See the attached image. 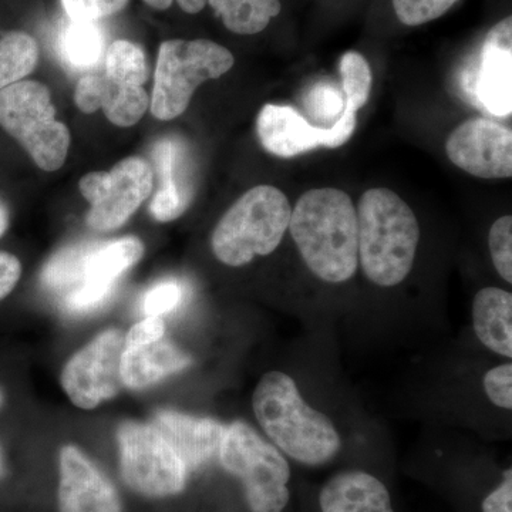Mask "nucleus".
<instances>
[{
    "instance_id": "20",
    "label": "nucleus",
    "mask_w": 512,
    "mask_h": 512,
    "mask_svg": "<svg viewBox=\"0 0 512 512\" xmlns=\"http://www.w3.org/2000/svg\"><path fill=\"white\" fill-rule=\"evenodd\" d=\"M473 328L478 340L497 355L512 357V295L504 289H481L474 296Z\"/></svg>"
},
{
    "instance_id": "18",
    "label": "nucleus",
    "mask_w": 512,
    "mask_h": 512,
    "mask_svg": "<svg viewBox=\"0 0 512 512\" xmlns=\"http://www.w3.org/2000/svg\"><path fill=\"white\" fill-rule=\"evenodd\" d=\"M322 512H394L386 485L360 470L342 471L320 491Z\"/></svg>"
},
{
    "instance_id": "15",
    "label": "nucleus",
    "mask_w": 512,
    "mask_h": 512,
    "mask_svg": "<svg viewBox=\"0 0 512 512\" xmlns=\"http://www.w3.org/2000/svg\"><path fill=\"white\" fill-rule=\"evenodd\" d=\"M512 20H501L488 32L477 72L478 100L494 116L511 114Z\"/></svg>"
},
{
    "instance_id": "38",
    "label": "nucleus",
    "mask_w": 512,
    "mask_h": 512,
    "mask_svg": "<svg viewBox=\"0 0 512 512\" xmlns=\"http://www.w3.org/2000/svg\"><path fill=\"white\" fill-rule=\"evenodd\" d=\"M9 222L10 214L8 205H6V202L2 200V197H0V238H2L3 235L6 234V231H8Z\"/></svg>"
},
{
    "instance_id": "25",
    "label": "nucleus",
    "mask_w": 512,
    "mask_h": 512,
    "mask_svg": "<svg viewBox=\"0 0 512 512\" xmlns=\"http://www.w3.org/2000/svg\"><path fill=\"white\" fill-rule=\"evenodd\" d=\"M104 74L113 82L143 87L148 79V66L143 49L128 40H116L106 50Z\"/></svg>"
},
{
    "instance_id": "19",
    "label": "nucleus",
    "mask_w": 512,
    "mask_h": 512,
    "mask_svg": "<svg viewBox=\"0 0 512 512\" xmlns=\"http://www.w3.org/2000/svg\"><path fill=\"white\" fill-rule=\"evenodd\" d=\"M190 365V356L167 340L131 348L126 346L121 356V380L128 389H146Z\"/></svg>"
},
{
    "instance_id": "22",
    "label": "nucleus",
    "mask_w": 512,
    "mask_h": 512,
    "mask_svg": "<svg viewBox=\"0 0 512 512\" xmlns=\"http://www.w3.org/2000/svg\"><path fill=\"white\" fill-rule=\"evenodd\" d=\"M229 32L256 35L281 13L279 0H208Z\"/></svg>"
},
{
    "instance_id": "1",
    "label": "nucleus",
    "mask_w": 512,
    "mask_h": 512,
    "mask_svg": "<svg viewBox=\"0 0 512 512\" xmlns=\"http://www.w3.org/2000/svg\"><path fill=\"white\" fill-rule=\"evenodd\" d=\"M289 231L303 262L329 284L352 279L359 266L357 212L352 198L336 188L305 192L292 208Z\"/></svg>"
},
{
    "instance_id": "16",
    "label": "nucleus",
    "mask_w": 512,
    "mask_h": 512,
    "mask_svg": "<svg viewBox=\"0 0 512 512\" xmlns=\"http://www.w3.org/2000/svg\"><path fill=\"white\" fill-rule=\"evenodd\" d=\"M74 101L83 113L103 110L114 126L131 127L150 109V96L144 87L113 82L104 73L84 74L74 92Z\"/></svg>"
},
{
    "instance_id": "5",
    "label": "nucleus",
    "mask_w": 512,
    "mask_h": 512,
    "mask_svg": "<svg viewBox=\"0 0 512 512\" xmlns=\"http://www.w3.org/2000/svg\"><path fill=\"white\" fill-rule=\"evenodd\" d=\"M234 55L212 40H167L158 50L150 109L158 120L177 119L190 106L195 90L220 79L234 67Z\"/></svg>"
},
{
    "instance_id": "26",
    "label": "nucleus",
    "mask_w": 512,
    "mask_h": 512,
    "mask_svg": "<svg viewBox=\"0 0 512 512\" xmlns=\"http://www.w3.org/2000/svg\"><path fill=\"white\" fill-rule=\"evenodd\" d=\"M90 244L72 245L52 256L42 271V284L49 291L66 295L82 282L84 258Z\"/></svg>"
},
{
    "instance_id": "2",
    "label": "nucleus",
    "mask_w": 512,
    "mask_h": 512,
    "mask_svg": "<svg viewBox=\"0 0 512 512\" xmlns=\"http://www.w3.org/2000/svg\"><path fill=\"white\" fill-rule=\"evenodd\" d=\"M252 407L272 444L298 463L320 466L342 447L332 420L309 406L295 380L284 372H269L259 380Z\"/></svg>"
},
{
    "instance_id": "7",
    "label": "nucleus",
    "mask_w": 512,
    "mask_h": 512,
    "mask_svg": "<svg viewBox=\"0 0 512 512\" xmlns=\"http://www.w3.org/2000/svg\"><path fill=\"white\" fill-rule=\"evenodd\" d=\"M222 466L241 478L252 512H282L289 503L291 467L281 451L248 424L225 427L220 447Z\"/></svg>"
},
{
    "instance_id": "24",
    "label": "nucleus",
    "mask_w": 512,
    "mask_h": 512,
    "mask_svg": "<svg viewBox=\"0 0 512 512\" xmlns=\"http://www.w3.org/2000/svg\"><path fill=\"white\" fill-rule=\"evenodd\" d=\"M39 45L29 33H6L0 39V90L22 82L36 69Z\"/></svg>"
},
{
    "instance_id": "13",
    "label": "nucleus",
    "mask_w": 512,
    "mask_h": 512,
    "mask_svg": "<svg viewBox=\"0 0 512 512\" xmlns=\"http://www.w3.org/2000/svg\"><path fill=\"white\" fill-rule=\"evenodd\" d=\"M448 160L474 177L511 178L512 133L493 120L476 117L451 131L446 141Z\"/></svg>"
},
{
    "instance_id": "11",
    "label": "nucleus",
    "mask_w": 512,
    "mask_h": 512,
    "mask_svg": "<svg viewBox=\"0 0 512 512\" xmlns=\"http://www.w3.org/2000/svg\"><path fill=\"white\" fill-rule=\"evenodd\" d=\"M126 339L117 329L100 333L86 348L67 362L62 386L69 399L84 410L113 399L123 387L120 363Z\"/></svg>"
},
{
    "instance_id": "29",
    "label": "nucleus",
    "mask_w": 512,
    "mask_h": 512,
    "mask_svg": "<svg viewBox=\"0 0 512 512\" xmlns=\"http://www.w3.org/2000/svg\"><path fill=\"white\" fill-rule=\"evenodd\" d=\"M491 259L498 275L512 284V217L504 215L494 222L488 235Z\"/></svg>"
},
{
    "instance_id": "8",
    "label": "nucleus",
    "mask_w": 512,
    "mask_h": 512,
    "mask_svg": "<svg viewBox=\"0 0 512 512\" xmlns=\"http://www.w3.org/2000/svg\"><path fill=\"white\" fill-rule=\"evenodd\" d=\"M117 437L121 476L128 487L147 497H168L184 490L187 468L151 424L127 421Z\"/></svg>"
},
{
    "instance_id": "6",
    "label": "nucleus",
    "mask_w": 512,
    "mask_h": 512,
    "mask_svg": "<svg viewBox=\"0 0 512 512\" xmlns=\"http://www.w3.org/2000/svg\"><path fill=\"white\" fill-rule=\"evenodd\" d=\"M0 127L28 151L43 171L63 167L70 148V131L56 120L49 87L22 80L0 90Z\"/></svg>"
},
{
    "instance_id": "33",
    "label": "nucleus",
    "mask_w": 512,
    "mask_h": 512,
    "mask_svg": "<svg viewBox=\"0 0 512 512\" xmlns=\"http://www.w3.org/2000/svg\"><path fill=\"white\" fill-rule=\"evenodd\" d=\"M484 392L500 409H512V365L504 363L488 370L483 379Z\"/></svg>"
},
{
    "instance_id": "17",
    "label": "nucleus",
    "mask_w": 512,
    "mask_h": 512,
    "mask_svg": "<svg viewBox=\"0 0 512 512\" xmlns=\"http://www.w3.org/2000/svg\"><path fill=\"white\" fill-rule=\"evenodd\" d=\"M151 426L173 448L187 471L197 470L220 453L225 431L218 421L177 412L157 413Z\"/></svg>"
},
{
    "instance_id": "36",
    "label": "nucleus",
    "mask_w": 512,
    "mask_h": 512,
    "mask_svg": "<svg viewBox=\"0 0 512 512\" xmlns=\"http://www.w3.org/2000/svg\"><path fill=\"white\" fill-rule=\"evenodd\" d=\"M483 512H512V471H505L503 483L483 501Z\"/></svg>"
},
{
    "instance_id": "37",
    "label": "nucleus",
    "mask_w": 512,
    "mask_h": 512,
    "mask_svg": "<svg viewBox=\"0 0 512 512\" xmlns=\"http://www.w3.org/2000/svg\"><path fill=\"white\" fill-rule=\"evenodd\" d=\"M173 2L174 0H144L146 5L156 10H167L173 5ZM175 2L178 3V6H180L185 13L197 15V13H200L201 10L205 8L208 0H175Z\"/></svg>"
},
{
    "instance_id": "27",
    "label": "nucleus",
    "mask_w": 512,
    "mask_h": 512,
    "mask_svg": "<svg viewBox=\"0 0 512 512\" xmlns=\"http://www.w3.org/2000/svg\"><path fill=\"white\" fill-rule=\"evenodd\" d=\"M339 70L345 107L357 113L369 101L373 84L372 69L360 53L348 52L340 59Z\"/></svg>"
},
{
    "instance_id": "9",
    "label": "nucleus",
    "mask_w": 512,
    "mask_h": 512,
    "mask_svg": "<svg viewBox=\"0 0 512 512\" xmlns=\"http://www.w3.org/2000/svg\"><path fill=\"white\" fill-rule=\"evenodd\" d=\"M154 173L141 157H127L110 171H93L80 180V191L90 202L87 224L96 231L123 227L150 197Z\"/></svg>"
},
{
    "instance_id": "35",
    "label": "nucleus",
    "mask_w": 512,
    "mask_h": 512,
    "mask_svg": "<svg viewBox=\"0 0 512 512\" xmlns=\"http://www.w3.org/2000/svg\"><path fill=\"white\" fill-rule=\"evenodd\" d=\"M22 265L15 255L0 251V301L6 298L18 285Z\"/></svg>"
},
{
    "instance_id": "31",
    "label": "nucleus",
    "mask_w": 512,
    "mask_h": 512,
    "mask_svg": "<svg viewBox=\"0 0 512 512\" xmlns=\"http://www.w3.org/2000/svg\"><path fill=\"white\" fill-rule=\"evenodd\" d=\"M185 286L174 279L154 285L143 299V311L147 318H161L173 312L184 301Z\"/></svg>"
},
{
    "instance_id": "21",
    "label": "nucleus",
    "mask_w": 512,
    "mask_h": 512,
    "mask_svg": "<svg viewBox=\"0 0 512 512\" xmlns=\"http://www.w3.org/2000/svg\"><path fill=\"white\" fill-rule=\"evenodd\" d=\"M161 187L150 204V212L160 222L177 220L190 207L192 195L180 171V147L173 140H163L154 148Z\"/></svg>"
},
{
    "instance_id": "32",
    "label": "nucleus",
    "mask_w": 512,
    "mask_h": 512,
    "mask_svg": "<svg viewBox=\"0 0 512 512\" xmlns=\"http://www.w3.org/2000/svg\"><path fill=\"white\" fill-rule=\"evenodd\" d=\"M67 18L76 22H99L121 12L130 0H60Z\"/></svg>"
},
{
    "instance_id": "4",
    "label": "nucleus",
    "mask_w": 512,
    "mask_h": 512,
    "mask_svg": "<svg viewBox=\"0 0 512 512\" xmlns=\"http://www.w3.org/2000/svg\"><path fill=\"white\" fill-rule=\"evenodd\" d=\"M291 214V204L278 188H251L222 215L212 232V252L234 268L251 264L256 256L271 255L288 231Z\"/></svg>"
},
{
    "instance_id": "39",
    "label": "nucleus",
    "mask_w": 512,
    "mask_h": 512,
    "mask_svg": "<svg viewBox=\"0 0 512 512\" xmlns=\"http://www.w3.org/2000/svg\"><path fill=\"white\" fill-rule=\"evenodd\" d=\"M5 474V458H3L2 447H0V478Z\"/></svg>"
},
{
    "instance_id": "3",
    "label": "nucleus",
    "mask_w": 512,
    "mask_h": 512,
    "mask_svg": "<svg viewBox=\"0 0 512 512\" xmlns=\"http://www.w3.org/2000/svg\"><path fill=\"white\" fill-rule=\"evenodd\" d=\"M356 212L359 262L367 279L382 288L402 284L412 272L419 248L416 214L387 188L366 191Z\"/></svg>"
},
{
    "instance_id": "14",
    "label": "nucleus",
    "mask_w": 512,
    "mask_h": 512,
    "mask_svg": "<svg viewBox=\"0 0 512 512\" xmlns=\"http://www.w3.org/2000/svg\"><path fill=\"white\" fill-rule=\"evenodd\" d=\"M60 512H121L113 485L79 448L60 453Z\"/></svg>"
},
{
    "instance_id": "34",
    "label": "nucleus",
    "mask_w": 512,
    "mask_h": 512,
    "mask_svg": "<svg viewBox=\"0 0 512 512\" xmlns=\"http://www.w3.org/2000/svg\"><path fill=\"white\" fill-rule=\"evenodd\" d=\"M165 325L161 318H147L128 330L126 346H144L163 339Z\"/></svg>"
},
{
    "instance_id": "28",
    "label": "nucleus",
    "mask_w": 512,
    "mask_h": 512,
    "mask_svg": "<svg viewBox=\"0 0 512 512\" xmlns=\"http://www.w3.org/2000/svg\"><path fill=\"white\" fill-rule=\"evenodd\" d=\"M306 109L318 121V124H328L329 128L338 123L345 111V97L338 87L333 84L320 82L312 87L306 96Z\"/></svg>"
},
{
    "instance_id": "10",
    "label": "nucleus",
    "mask_w": 512,
    "mask_h": 512,
    "mask_svg": "<svg viewBox=\"0 0 512 512\" xmlns=\"http://www.w3.org/2000/svg\"><path fill=\"white\" fill-rule=\"evenodd\" d=\"M356 111L346 109L330 128L309 123L295 107L266 104L256 119L262 147L276 157L292 158L319 147L338 148L355 133Z\"/></svg>"
},
{
    "instance_id": "12",
    "label": "nucleus",
    "mask_w": 512,
    "mask_h": 512,
    "mask_svg": "<svg viewBox=\"0 0 512 512\" xmlns=\"http://www.w3.org/2000/svg\"><path fill=\"white\" fill-rule=\"evenodd\" d=\"M144 254L136 237L90 244L83 264L82 282L62 296L63 311L73 316L90 315L103 309L116 292L117 281Z\"/></svg>"
},
{
    "instance_id": "40",
    "label": "nucleus",
    "mask_w": 512,
    "mask_h": 512,
    "mask_svg": "<svg viewBox=\"0 0 512 512\" xmlns=\"http://www.w3.org/2000/svg\"><path fill=\"white\" fill-rule=\"evenodd\" d=\"M3 400H5V399H3V392H2V390H0V407H2Z\"/></svg>"
},
{
    "instance_id": "23",
    "label": "nucleus",
    "mask_w": 512,
    "mask_h": 512,
    "mask_svg": "<svg viewBox=\"0 0 512 512\" xmlns=\"http://www.w3.org/2000/svg\"><path fill=\"white\" fill-rule=\"evenodd\" d=\"M63 62L76 70L92 69L104 53V35L96 22L70 20L59 36Z\"/></svg>"
},
{
    "instance_id": "30",
    "label": "nucleus",
    "mask_w": 512,
    "mask_h": 512,
    "mask_svg": "<svg viewBox=\"0 0 512 512\" xmlns=\"http://www.w3.org/2000/svg\"><path fill=\"white\" fill-rule=\"evenodd\" d=\"M460 0H393L394 12L406 26H420L446 15Z\"/></svg>"
}]
</instances>
